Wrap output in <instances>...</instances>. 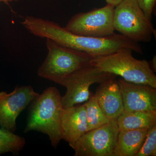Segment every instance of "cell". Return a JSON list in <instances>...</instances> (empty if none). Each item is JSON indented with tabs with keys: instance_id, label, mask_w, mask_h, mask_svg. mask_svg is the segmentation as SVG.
<instances>
[{
	"instance_id": "obj_8",
	"label": "cell",
	"mask_w": 156,
	"mask_h": 156,
	"mask_svg": "<svg viewBox=\"0 0 156 156\" xmlns=\"http://www.w3.org/2000/svg\"><path fill=\"white\" fill-rule=\"evenodd\" d=\"M119 130L112 121L88 131L71 147L75 156H113Z\"/></svg>"
},
{
	"instance_id": "obj_12",
	"label": "cell",
	"mask_w": 156,
	"mask_h": 156,
	"mask_svg": "<svg viewBox=\"0 0 156 156\" xmlns=\"http://www.w3.org/2000/svg\"><path fill=\"white\" fill-rule=\"evenodd\" d=\"M62 140L70 146L88 131L87 111L84 104L64 108L61 117Z\"/></svg>"
},
{
	"instance_id": "obj_19",
	"label": "cell",
	"mask_w": 156,
	"mask_h": 156,
	"mask_svg": "<svg viewBox=\"0 0 156 156\" xmlns=\"http://www.w3.org/2000/svg\"><path fill=\"white\" fill-rule=\"evenodd\" d=\"M150 66L151 69L155 73L156 72V56H154V58L151 61L148 62Z\"/></svg>"
},
{
	"instance_id": "obj_9",
	"label": "cell",
	"mask_w": 156,
	"mask_h": 156,
	"mask_svg": "<svg viewBox=\"0 0 156 156\" xmlns=\"http://www.w3.org/2000/svg\"><path fill=\"white\" fill-rule=\"evenodd\" d=\"M39 95L30 86L17 87L12 92H0V126L12 132L17 117Z\"/></svg>"
},
{
	"instance_id": "obj_10",
	"label": "cell",
	"mask_w": 156,
	"mask_h": 156,
	"mask_svg": "<svg viewBox=\"0 0 156 156\" xmlns=\"http://www.w3.org/2000/svg\"><path fill=\"white\" fill-rule=\"evenodd\" d=\"M118 83L122 93L124 112L156 111V88L128 82L122 78Z\"/></svg>"
},
{
	"instance_id": "obj_1",
	"label": "cell",
	"mask_w": 156,
	"mask_h": 156,
	"mask_svg": "<svg viewBox=\"0 0 156 156\" xmlns=\"http://www.w3.org/2000/svg\"><path fill=\"white\" fill-rule=\"evenodd\" d=\"M35 36L49 39L63 47L84 52L93 57L106 56L123 48L143 54L141 45L121 34L95 37L78 35L68 30L58 23L32 16H27L21 22Z\"/></svg>"
},
{
	"instance_id": "obj_3",
	"label": "cell",
	"mask_w": 156,
	"mask_h": 156,
	"mask_svg": "<svg viewBox=\"0 0 156 156\" xmlns=\"http://www.w3.org/2000/svg\"><path fill=\"white\" fill-rule=\"evenodd\" d=\"M133 50L123 48L106 56L94 57L90 63L101 71L119 76L125 80L156 88V76L148 62L132 56Z\"/></svg>"
},
{
	"instance_id": "obj_4",
	"label": "cell",
	"mask_w": 156,
	"mask_h": 156,
	"mask_svg": "<svg viewBox=\"0 0 156 156\" xmlns=\"http://www.w3.org/2000/svg\"><path fill=\"white\" fill-rule=\"evenodd\" d=\"M48 53L37 71L39 76L58 83L62 80L90 64L94 57L46 39Z\"/></svg>"
},
{
	"instance_id": "obj_18",
	"label": "cell",
	"mask_w": 156,
	"mask_h": 156,
	"mask_svg": "<svg viewBox=\"0 0 156 156\" xmlns=\"http://www.w3.org/2000/svg\"><path fill=\"white\" fill-rule=\"evenodd\" d=\"M138 5L143 11L146 17L150 20L152 19L156 5V0H136Z\"/></svg>"
},
{
	"instance_id": "obj_21",
	"label": "cell",
	"mask_w": 156,
	"mask_h": 156,
	"mask_svg": "<svg viewBox=\"0 0 156 156\" xmlns=\"http://www.w3.org/2000/svg\"><path fill=\"white\" fill-rule=\"evenodd\" d=\"M18 0H0V3L3 2L5 4H9V3L13 2H17Z\"/></svg>"
},
{
	"instance_id": "obj_17",
	"label": "cell",
	"mask_w": 156,
	"mask_h": 156,
	"mask_svg": "<svg viewBox=\"0 0 156 156\" xmlns=\"http://www.w3.org/2000/svg\"><path fill=\"white\" fill-rule=\"evenodd\" d=\"M156 156V124L149 128L145 140L135 156Z\"/></svg>"
},
{
	"instance_id": "obj_16",
	"label": "cell",
	"mask_w": 156,
	"mask_h": 156,
	"mask_svg": "<svg viewBox=\"0 0 156 156\" xmlns=\"http://www.w3.org/2000/svg\"><path fill=\"white\" fill-rule=\"evenodd\" d=\"M84 104L87 111L88 131L93 130L110 122L104 114L95 95Z\"/></svg>"
},
{
	"instance_id": "obj_13",
	"label": "cell",
	"mask_w": 156,
	"mask_h": 156,
	"mask_svg": "<svg viewBox=\"0 0 156 156\" xmlns=\"http://www.w3.org/2000/svg\"><path fill=\"white\" fill-rule=\"evenodd\" d=\"M149 128L119 131L113 156H135L145 140Z\"/></svg>"
},
{
	"instance_id": "obj_7",
	"label": "cell",
	"mask_w": 156,
	"mask_h": 156,
	"mask_svg": "<svg viewBox=\"0 0 156 156\" xmlns=\"http://www.w3.org/2000/svg\"><path fill=\"white\" fill-rule=\"evenodd\" d=\"M115 6L106 5L87 12L73 15L65 28L78 35L103 37L115 33L113 17Z\"/></svg>"
},
{
	"instance_id": "obj_14",
	"label": "cell",
	"mask_w": 156,
	"mask_h": 156,
	"mask_svg": "<svg viewBox=\"0 0 156 156\" xmlns=\"http://www.w3.org/2000/svg\"><path fill=\"white\" fill-rule=\"evenodd\" d=\"M119 131L150 128L156 124V111L124 112L116 120Z\"/></svg>"
},
{
	"instance_id": "obj_5",
	"label": "cell",
	"mask_w": 156,
	"mask_h": 156,
	"mask_svg": "<svg viewBox=\"0 0 156 156\" xmlns=\"http://www.w3.org/2000/svg\"><path fill=\"white\" fill-rule=\"evenodd\" d=\"M115 30L136 43L151 41L156 30L136 0H123L115 7Z\"/></svg>"
},
{
	"instance_id": "obj_2",
	"label": "cell",
	"mask_w": 156,
	"mask_h": 156,
	"mask_svg": "<svg viewBox=\"0 0 156 156\" xmlns=\"http://www.w3.org/2000/svg\"><path fill=\"white\" fill-rule=\"evenodd\" d=\"M61 95L51 87L39 94L30 104L24 133L37 131L48 135L51 145L56 148L62 140L61 117L63 108Z\"/></svg>"
},
{
	"instance_id": "obj_15",
	"label": "cell",
	"mask_w": 156,
	"mask_h": 156,
	"mask_svg": "<svg viewBox=\"0 0 156 156\" xmlns=\"http://www.w3.org/2000/svg\"><path fill=\"white\" fill-rule=\"evenodd\" d=\"M25 145L26 140L23 136L5 128H0V155L7 153L19 154Z\"/></svg>"
},
{
	"instance_id": "obj_6",
	"label": "cell",
	"mask_w": 156,
	"mask_h": 156,
	"mask_svg": "<svg viewBox=\"0 0 156 156\" xmlns=\"http://www.w3.org/2000/svg\"><path fill=\"white\" fill-rule=\"evenodd\" d=\"M117 76L101 71L91 63L63 78L58 84L66 88L65 94L61 97L63 108L86 102L92 96L90 86L101 84Z\"/></svg>"
},
{
	"instance_id": "obj_20",
	"label": "cell",
	"mask_w": 156,
	"mask_h": 156,
	"mask_svg": "<svg viewBox=\"0 0 156 156\" xmlns=\"http://www.w3.org/2000/svg\"><path fill=\"white\" fill-rule=\"evenodd\" d=\"M123 0H105L107 4H110L115 7L117 6L118 4H119Z\"/></svg>"
},
{
	"instance_id": "obj_11",
	"label": "cell",
	"mask_w": 156,
	"mask_h": 156,
	"mask_svg": "<svg viewBox=\"0 0 156 156\" xmlns=\"http://www.w3.org/2000/svg\"><path fill=\"white\" fill-rule=\"evenodd\" d=\"M116 78L99 84L95 94L98 105L110 121H116L124 112L122 93Z\"/></svg>"
}]
</instances>
